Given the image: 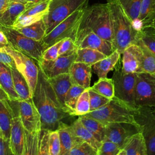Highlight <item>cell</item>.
Wrapping results in <instances>:
<instances>
[{"label":"cell","instance_id":"obj_1","mask_svg":"<svg viewBox=\"0 0 155 155\" xmlns=\"http://www.w3.org/2000/svg\"><path fill=\"white\" fill-rule=\"evenodd\" d=\"M41 119L42 129L50 131L58 130L70 116L64 110L48 78L39 67V74L35 91L31 96Z\"/></svg>","mask_w":155,"mask_h":155},{"label":"cell","instance_id":"obj_2","mask_svg":"<svg viewBox=\"0 0 155 155\" xmlns=\"http://www.w3.org/2000/svg\"><path fill=\"white\" fill-rule=\"evenodd\" d=\"M89 32H93L113 43L111 19L107 2L95 4L85 8L74 39L77 47L82 38Z\"/></svg>","mask_w":155,"mask_h":155},{"label":"cell","instance_id":"obj_3","mask_svg":"<svg viewBox=\"0 0 155 155\" xmlns=\"http://www.w3.org/2000/svg\"><path fill=\"white\" fill-rule=\"evenodd\" d=\"M113 30V45L120 54L136 41L137 31L117 0H108Z\"/></svg>","mask_w":155,"mask_h":155},{"label":"cell","instance_id":"obj_4","mask_svg":"<svg viewBox=\"0 0 155 155\" xmlns=\"http://www.w3.org/2000/svg\"><path fill=\"white\" fill-rule=\"evenodd\" d=\"M136 109H133L115 96L103 107L84 114L106 125L109 123L127 122L137 123Z\"/></svg>","mask_w":155,"mask_h":155},{"label":"cell","instance_id":"obj_5","mask_svg":"<svg viewBox=\"0 0 155 155\" xmlns=\"http://www.w3.org/2000/svg\"><path fill=\"white\" fill-rule=\"evenodd\" d=\"M89 0H51L48 12L43 18L46 35L78 9L85 8Z\"/></svg>","mask_w":155,"mask_h":155},{"label":"cell","instance_id":"obj_6","mask_svg":"<svg viewBox=\"0 0 155 155\" xmlns=\"http://www.w3.org/2000/svg\"><path fill=\"white\" fill-rule=\"evenodd\" d=\"M0 29L6 36L9 45L34 59L38 63L41 61L45 50L41 42L24 36L13 27H0Z\"/></svg>","mask_w":155,"mask_h":155},{"label":"cell","instance_id":"obj_7","mask_svg":"<svg viewBox=\"0 0 155 155\" xmlns=\"http://www.w3.org/2000/svg\"><path fill=\"white\" fill-rule=\"evenodd\" d=\"M85 8L73 12L45 36L41 41L44 50L66 38H71L74 41Z\"/></svg>","mask_w":155,"mask_h":155},{"label":"cell","instance_id":"obj_8","mask_svg":"<svg viewBox=\"0 0 155 155\" xmlns=\"http://www.w3.org/2000/svg\"><path fill=\"white\" fill-rule=\"evenodd\" d=\"M112 79L114 86V96L130 107L136 109L135 104V85L136 73H124L122 66L115 67Z\"/></svg>","mask_w":155,"mask_h":155},{"label":"cell","instance_id":"obj_9","mask_svg":"<svg viewBox=\"0 0 155 155\" xmlns=\"http://www.w3.org/2000/svg\"><path fill=\"white\" fill-rule=\"evenodd\" d=\"M134 100L137 108H155V73H136Z\"/></svg>","mask_w":155,"mask_h":155},{"label":"cell","instance_id":"obj_10","mask_svg":"<svg viewBox=\"0 0 155 155\" xmlns=\"http://www.w3.org/2000/svg\"><path fill=\"white\" fill-rule=\"evenodd\" d=\"M4 48L14 59L16 69L25 78L32 96L36 88L39 74V65L37 62L9 45H5Z\"/></svg>","mask_w":155,"mask_h":155},{"label":"cell","instance_id":"obj_11","mask_svg":"<svg viewBox=\"0 0 155 155\" xmlns=\"http://www.w3.org/2000/svg\"><path fill=\"white\" fill-rule=\"evenodd\" d=\"M135 119L142 127L147 146V154L155 155V108H137Z\"/></svg>","mask_w":155,"mask_h":155},{"label":"cell","instance_id":"obj_12","mask_svg":"<svg viewBox=\"0 0 155 155\" xmlns=\"http://www.w3.org/2000/svg\"><path fill=\"white\" fill-rule=\"evenodd\" d=\"M137 123L119 122L105 125V139L117 143L121 148L126 142L134 134L142 131Z\"/></svg>","mask_w":155,"mask_h":155},{"label":"cell","instance_id":"obj_13","mask_svg":"<svg viewBox=\"0 0 155 155\" xmlns=\"http://www.w3.org/2000/svg\"><path fill=\"white\" fill-rule=\"evenodd\" d=\"M18 114L24 130L31 134H36L42 130L41 116L32 99L18 100Z\"/></svg>","mask_w":155,"mask_h":155},{"label":"cell","instance_id":"obj_14","mask_svg":"<svg viewBox=\"0 0 155 155\" xmlns=\"http://www.w3.org/2000/svg\"><path fill=\"white\" fill-rule=\"evenodd\" d=\"M76 53L69 56H59L56 60L41 59L37 62L47 78H51L63 73H69L71 65L75 62Z\"/></svg>","mask_w":155,"mask_h":155},{"label":"cell","instance_id":"obj_15","mask_svg":"<svg viewBox=\"0 0 155 155\" xmlns=\"http://www.w3.org/2000/svg\"><path fill=\"white\" fill-rule=\"evenodd\" d=\"M122 54V71L124 73L142 72V52L138 44H130L124 50Z\"/></svg>","mask_w":155,"mask_h":155},{"label":"cell","instance_id":"obj_16","mask_svg":"<svg viewBox=\"0 0 155 155\" xmlns=\"http://www.w3.org/2000/svg\"><path fill=\"white\" fill-rule=\"evenodd\" d=\"M51 1L47 0L26 8L18 18L12 27L16 29L22 28L43 19L48 12Z\"/></svg>","mask_w":155,"mask_h":155},{"label":"cell","instance_id":"obj_17","mask_svg":"<svg viewBox=\"0 0 155 155\" xmlns=\"http://www.w3.org/2000/svg\"><path fill=\"white\" fill-rule=\"evenodd\" d=\"M18 101H0V130L6 139H10L12 120L18 114Z\"/></svg>","mask_w":155,"mask_h":155},{"label":"cell","instance_id":"obj_18","mask_svg":"<svg viewBox=\"0 0 155 155\" xmlns=\"http://www.w3.org/2000/svg\"><path fill=\"white\" fill-rule=\"evenodd\" d=\"M9 140L12 154L24 155L25 133L24 128L19 114L15 116L12 120Z\"/></svg>","mask_w":155,"mask_h":155},{"label":"cell","instance_id":"obj_19","mask_svg":"<svg viewBox=\"0 0 155 155\" xmlns=\"http://www.w3.org/2000/svg\"><path fill=\"white\" fill-rule=\"evenodd\" d=\"M78 47L96 50L106 56L110 55L115 50L111 42L102 38L93 32L86 34L79 42Z\"/></svg>","mask_w":155,"mask_h":155},{"label":"cell","instance_id":"obj_20","mask_svg":"<svg viewBox=\"0 0 155 155\" xmlns=\"http://www.w3.org/2000/svg\"><path fill=\"white\" fill-rule=\"evenodd\" d=\"M91 71L92 65L74 62L70 68L69 74L73 84L88 88L90 87Z\"/></svg>","mask_w":155,"mask_h":155},{"label":"cell","instance_id":"obj_21","mask_svg":"<svg viewBox=\"0 0 155 155\" xmlns=\"http://www.w3.org/2000/svg\"><path fill=\"white\" fill-rule=\"evenodd\" d=\"M155 22V0H142L137 21L133 24L137 31L152 27Z\"/></svg>","mask_w":155,"mask_h":155},{"label":"cell","instance_id":"obj_22","mask_svg":"<svg viewBox=\"0 0 155 155\" xmlns=\"http://www.w3.org/2000/svg\"><path fill=\"white\" fill-rule=\"evenodd\" d=\"M118 155H148L147 146L142 132H139L128 139Z\"/></svg>","mask_w":155,"mask_h":155},{"label":"cell","instance_id":"obj_23","mask_svg":"<svg viewBox=\"0 0 155 155\" xmlns=\"http://www.w3.org/2000/svg\"><path fill=\"white\" fill-rule=\"evenodd\" d=\"M56 96L64 110V99L68 91L73 84L69 73H63L48 78ZM66 112V111H65Z\"/></svg>","mask_w":155,"mask_h":155},{"label":"cell","instance_id":"obj_24","mask_svg":"<svg viewBox=\"0 0 155 155\" xmlns=\"http://www.w3.org/2000/svg\"><path fill=\"white\" fill-rule=\"evenodd\" d=\"M120 54L117 50H115L111 54L92 65V70L98 78H107L109 71L115 69L119 63Z\"/></svg>","mask_w":155,"mask_h":155},{"label":"cell","instance_id":"obj_25","mask_svg":"<svg viewBox=\"0 0 155 155\" xmlns=\"http://www.w3.org/2000/svg\"><path fill=\"white\" fill-rule=\"evenodd\" d=\"M25 10V4L12 1L0 14V27H12L18 18Z\"/></svg>","mask_w":155,"mask_h":155},{"label":"cell","instance_id":"obj_26","mask_svg":"<svg viewBox=\"0 0 155 155\" xmlns=\"http://www.w3.org/2000/svg\"><path fill=\"white\" fill-rule=\"evenodd\" d=\"M57 130L61 142L60 155H68L71 148L81 140L73 134L69 128V125L65 123H63Z\"/></svg>","mask_w":155,"mask_h":155},{"label":"cell","instance_id":"obj_27","mask_svg":"<svg viewBox=\"0 0 155 155\" xmlns=\"http://www.w3.org/2000/svg\"><path fill=\"white\" fill-rule=\"evenodd\" d=\"M0 85L10 100H20L15 90L12 69L1 62H0Z\"/></svg>","mask_w":155,"mask_h":155},{"label":"cell","instance_id":"obj_28","mask_svg":"<svg viewBox=\"0 0 155 155\" xmlns=\"http://www.w3.org/2000/svg\"><path fill=\"white\" fill-rule=\"evenodd\" d=\"M69 128L73 134L80 140L88 143L97 151L99 150L101 142H99L94 137V136L82 125L78 118L71 125H69Z\"/></svg>","mask_w":155,"mask_h":155},{"label":"cell","instance_id":"obj_29","mask_svg":"<svg viewBox=\"0 0 155 155\" xmlns=\"http://www.w3.org/2000/svg\"><path fill=\"white\" fill-rule=\"evenodd\" d=\"M16 30L24 36L39 42H41L46 35V25L43 19Z\"/></svg>","mask_w":155,"mask_h":155},{"label":"cell","instance_id":"obj_30","mask_svg":"<svg viewBox=\"0 0 155 155\" xmlns=\"http://www.w3.org/2000/svg\"><path fill=\"white\" fill-rule=\"evenodd\" d=\"M78 119L82 125L94 136L100 142L105 139V125L93 118L82 115L79 116Z\"/></svg>","mask_w":155,"mask_h":155},{"label":"cell","instance_id":"obj_31","mask_svg":"<svg viewBox=\"0 0 155 155\" xmlns=\"http://www.w3.org/2000/svg\"><path fill=\"white\" fill-rule=\"evenodd\" d=\"M12 76L15 90L21 100H27L31 98L28 84L23 76L16 68L12 69Z\"/></svg>","mask_w":155,"mask_h":155},{"label":"cell","instance_id":"obj_32","mask_svg":"<svg viewBox=\"0 0 155 155\" xmlns=\"http://www.w3.org/2000/svg\"><path fill=\"white\" fill-rule=\"evenodd\" d=\"M107 56L96 50L89 48H79L76 51L75 62H83L93 65Z\"/></svg>","mask_w":155,"mask_h":155},{"label":"cell","instance_id":"obj_33","mask_svg":"<svg viewBox=\"0 0 155 155\" xmlns=\"http://www.w3.org/2000/svg\"><path fill=\"white\" fill-rule=\"evenodd\" d=\"M85 89L80 85L73 84L66 94L64 99V108L65 111L70 116H74L73 114L78 100Z\"/></svg>","mask_w":155,"mask_h":155},{"label":"cell","instance_id":"obj_34","mask_svg":"<svg viewBox=\"0 0 155 155\" xmlns=\"http://www.w3.org/2000/svg\"><path fill=\"white\" fill-rule=\"evenodd\" d=\"M90 87L96 92L109 99L114 97V86L112 78H99Z\"/></svg>","mask_w":155,"mask_h":155},{"label":"cell","instance_id":"obj_35","mask_svg":"<svg viewBox=\"0 0 155 155\" xmlns=\"http://www.w3.org/2000/svg\"><path fill=\"white\" fill-rule=\"evenodd\" d=\"M134 24L138 19L142 0H117Z\"/></svg>","mask_w":155,"mask_h":155},{"label":"cell","instance_id":"obj_36","mask_svg":"<svg viewBox=\"0 0 155 155\" xmlns=\"http://www.w3.org/2000/svg\"><path fill=\"white\" fill-rule=\"evenodd\" d=\"M134 43L139 45L142 52V72L155 73V54L141 42L136 40Z\"/></svg>","mask_w":155,"mask_h":155},{"label":"cell","instance_id":"obj_37","mask_svg":"<svg viewBox=\"0 0 155 155\" xmlns=\"http://www.w3.org/2000/svg\"><path fill=\"white\" fill-rule=\"evenodd\" d=\"M136 40L141 42L155 54V29L146 27L138 31Z\"/></svg>","mask_w":155,"mask_h":155},{"label":"cell","instance_id":"obj_38","mask_svg":"<svg viewBox=\"0 0 155 155\" xmlns=\"http://www.w3.org/2000/svg\"><path fill=\"white\" fill-rule=\"evenodd\" d=\"M90 96L88 88H86L80 95L76 106L73 116H82L90 112Z\"/></svg>","mask_w":155,"mask_h":155},{"label":"cell","instance_id":"obj_39","mask_svg":"<svg viewBox=\"0 0 155 155\" xmlns=\"http://www.w3.org/2000/svg\"><path fill=\"white\" fill-rule=\"evenodd\" d=\"M68 155H97V151L88 143L81 141L71 148Z\"/></svg>","mask_w":155,"mask_h":155},{"label":"cell","instance_id":"obj_40","mask_svg":"<svg viewBox=\"0 0 155 155\" xmlns=\"http://www.w3.org/2000/svg\"><path fill=\"white\" fill-rule=\"evenodd\" d=\"M88 92L90 96V111L97 110L105 104H107L111 99L105 97L91 89V87L88 88Z\"/></svg>","mask_w":155,"mask_h":155},{"label":"cell","instance_id":"obj_41","mask_svg":"<svg viewBox=\"0 0 155 155\" xmlns=\"http://www.w3.org/2000/svg\"><path fill=\"white\" fill-rule=\"evenodd\" d=\"M121 148L116 143L104 139L97 150V155H118Z\"/></svg>","mask_w":155,"mask_h":155},{"label":"cell","instance_id":"obj_42","mask_svg":"<svg viewBox=\"0 0 155 155\" xmlns=\"http://www.w3.org/2000/svg\"><path fill=\"white\" fill-rule=\"evenodd\" d=\"M61 142L58 131H50L48 137V155H60Z\"/></svg>","mask_w":155,"mask_h":155},{"label":"cell","instance_id":"obj_43","mask_svg":"<svg viewBox=\"0 0 155 155\" xmlns=\"http://www.w3.org/2000/svg\"><path fill=\"white\" fill-rule=\"evenodd\" d=\"M78 48L75 42L71 38H66L63 39L62 43L59 47V56H69L76 53Z\"/></svg>","mask_w":155,"mask_h":155},{"label":"cell","instance_id":"obj_44","mask_svg":"<svg viewBox=\"0 0 155 155\" xmlns=\"http://www.w3.org/2000/svg\"><path fill=\"white\" fill-rule=\"evenodd\" d=\"M62 41H63V39L56 42L53 45H51L50 47L45 49L43 52L42 59H44L47 61L56 60L59 57L58 51H59V47L62 43Z\"/></svg>","mask_w":155,"mask_h":155},{"label":"cell","instance_id":"obj_45","mask_svg":"<svg viewBox=\"0 0 155 155\" xmlns=\"http://www.w3.org/2000/svg\"><path fill=\"white\" fill-rule=\"evenodd\" d=\"M0 62L2 63L11 69L16 68L14 59L6 51L4 47L0 48Z\"/></svg>","mask_w":155,"mask_h":155},{"label":"cell","instance_id":"obj_46","mask_svg":"<svg viewBox=\"0 0 155 155\" xmlns=\"http://www.w3.org/2000/svg\"><path fill=\"white\" fill-rule=\"evenodd\" d=\"M12 154L10 147V140L0 135V155Z\"/></svg>","mask_w":155,"mask_h":155},{"label":"cell","instance_id":"obj_47","mask_svg":"<svg viewBox=\"0 0 155 155\" xmlns=\"http://www.w3.org/2000/svg\"><path fill=\"white\" fill-rule=\"evenodd\" d=\"M45 1L47 0H25V9Z\"/></svg>","mask_w":155,"mask_h":155},{"label":"cell","instance_id":"obj_48","mask_svg":"<svg viewBox=\"0 0 155 155\" xmlns=\"http://www.w3.org/2000/svg\"><path fill=\"white\" fill-rule=\"evenodd\" d=\"M12 2V0H0V14Z\"/></svg>","mask_w":155,"mask_h":155},{"label":"cell","instance_id":"obj_49","mask_svg":"<svg viewBox=\"0 0 155 155\" xmlns=\"http://www.w3.org/2000/svg\"><path fill=\"white\" fill-rule=\"evenodd\" d=\"M0 43L4 44L5 45H8V44H9L6 36L5 35L4 33L1 29H0Z\"/></svg>","mask_w":155,"mask_h":155},{"label":"cell","instance_id":"obj_50","mask_svg":"<svg viewBox=\"0 0 155 155\" xmlns=\"http://www.w3.org/2000/svg\"><path fill=\"white\" fill-rule=\"evenodd\" d=\"M7 99H10L8 96L5 92V91L1 87H0V101H4V100H7Z\"/></svg>","mask_w":155,"mask_h":155},{"label":"cell","instance_id":"obj_51","mask_svg":"<svg viewBox=\"0 0 155 155\" xmlns=\"http://www.w3.org/2000/svg\"><path fill=\"white\" fill-rule=\"evenodd\" d=\"M13 2H20V3H22V4H25V0H12Z\"/></svg>","mask_w":155,"mask_h":155},{"label":"cell","instance_id":"obj_52","mask_svg":"<svg viewBox=\"0 0 155 155\" xmlns=\"http://www.w3.org/2000/svg\"><path fill=\"white\" fill-rule=\"evenodd\" d=\"M5 45H4V44H1V43H0V48L3 47H5Z\"/></svg>","mask_w":155,"mask_h":155},{"label":"cell","instance_id":"obj_53","mask_svg":"<svg viewBox=\"0 0 155 155\" xmlns=\"http://www.w3.org/2000/svg\"><path fill=\"white\" fill-rule=\"evenodd\" d=\"M153 27L154 29H155V22H154V24H153V27Z\"/></svg>","mask_w":155,"mask_h":155},{"label":"cell","instance_id":"obj_54","mask_svg":"<svg viewBox=\"0 0 155 155\" xmlns=\"http://www.w3.org/2000/svg\"><path fill=\"white\" fill-rule=\"evenodd\" d=\"M1 130H0V135H1Z\"/></svg>","mask_w":155,"mask_h":155},{"label":"cell","instance_id":"obj_55","mask_svg":"<svg viewBox=\"0 0 155 155\" xmlns=\"http://www.w3.org/2000/svg\"><path fill=\"white\" fill-rule=\"evenodd\" d=\"M0 87H1V85H0Z\"/></svg>","mask_w":155,"mask_h":155},{"label":"cell","instance_id":"obj_56","mask_svg":"<svg viewBox=\"0 0 155 155\" xmlns=\"http://www.w3.org/2000/svg\"><path fill=\"white\" fill-rule=\"evenodd\" d=\"M107 1H108V0H107Z\"/></svg>","mask_w":155,"mask_h":155}]
</instances>
